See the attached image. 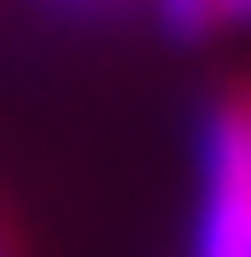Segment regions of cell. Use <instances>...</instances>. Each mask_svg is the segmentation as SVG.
Listing matches in <instances>:
<instances>
[{
	"label": "cell",
	"mask_w": 251,
	"mask_h": 257,
	"mask_svg": "<svg viewBox=\"0 0 251 257\" xmlns=\"http://www.w3.org/2000/svg\"><path fill=\"white\" fill-rule=\"evenodd\" d=\"M0 257H31V251H25V233H19V220L7 214V202H0Z\"/></svg>",
	"instance_id": "cell-3"
},
{
	"label": "cell",
	"mask_w": 251,
	"mask_h": 257,
	"mask_svg": "<svg viewBox=\"0 0 251 257\" xmlns=\"http://www.w3.org/2000/svg\"><path fill=\"white\" fill-rule=\"evenodd\" d=\"M153 13H160V25L172 31V37H208L214 25H227V13H221V0H153Z\"/></svg>",
	"instance_id": "cell-2"
},
{
	"label": "cell",
	"mask_w": 251,
	"mask_h": 257,
	"mask_svg": "<svg viewBox=\"0 0 251 257\" xmlns=\"http://www.w3.org/2000/svg\"><path fill=\"white\" fill-rule=\"evenodd\" d=\"M49 7H61V13H80V19H104L110 7H122V0H49Z\"/></svg>",
	"instance_id": "cell-4"
},
{
	"label": "cell",
	"mask_w": 251,
	"mask_h": 257,
	"mask_svg": "<svg viewBox=\"0 0 251 257\" xmlns=\"http://www.w3.org/2000/svg\"><path fill=\"white\" fill-rule=\"evenodd\" d=\"M196 257H251V86L221 92L202 116Z\"/></svg>",
	"instance_id": "cell-1"
},
{
	"label": "cell",
	"mask_w": 251,
	"mask_h": 257,
	"mask_svg": "<svg viewBox=\"0 0 251 257\" xmlns=\"http://www.w3.org/2000/svg\"><path fill=\"white\" fill-rule=\"evenodd\" d=\"M221 13L227 19H251V0H221Z\"/></svg>",
	"instance_id": "cell-5"
}]
</instances>
